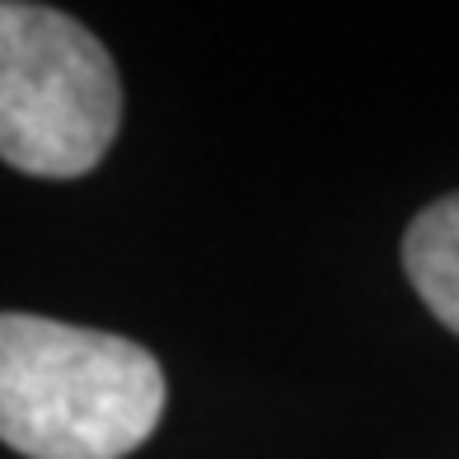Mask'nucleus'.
Here are the masks:
<instances>
[{"label": "nucleus", "instance_id": "nucleus-1", "mask_svg": "<svg viewBox=\"0 0 459 459\" xmlns=\"http://www.w3.org/2000/svg\"><path fill=\"white\" fill-rule=\"evenodd\" d=\"M169 380L122 333L0 309V446L24 459H127L155 436Z\"/></svg>", "mask_w": 459, "mask_h": 459}, {"label": "nucleus", "instance_id": "nucleus-2", "mask_svg": "<svg viewBox=\"0 0 459 459\" xmlns=\"http://www.w3.org/2000/svg\"><path fill=\"white\" fill-rule=\"evenodd\" d=\"M122 132L103 38L52 5L0 0V160L29 178H85Z\"/></svg>", "mask_w": 459, "mask_h": 459}, {"label": "nucleus", "instance_id": "nucleus-3", "mask_svg": "<svg viewBox=\"0 0 459 459\" xmlns=\"http://www.w3.org/2000/svg\"><path fill=\"white\" fill-rule=\"evenodd\" d=\"M403 273L422 305L459 338V193L412 216L403 230Z\"/></svg>", "mask_w": 459, "mask_h": 459}]
</instances>
